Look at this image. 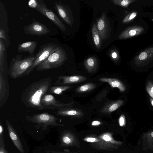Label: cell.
Returning a JSON list of instances; mask_svg holds the SVG:
<instances>
[{
	"label": "cell",
	"mask_w": 153,
	"mask_h": 153,
	"mask_svg": "<svg viewBox=\"0 0 153 153\" xmlns=\"http://www.w3.org/2000/svg\"><path fill=\"white\" fill-rule=\"evenodd\" d=\"M52 77H47L34 82L24 91L21 100L26 107L36 110L45 109L41 104L42 97L51 87Z\"/></svg>",
	"instance_id": "obj_1"
},
{
	"label": "cell",
	"mask_w": 153,
	"mask_h": 153,
	"mask_svg": "<svg viewBox=\"0 0 153 153\" xmlns=\"http://www.w3.org/2000/svg\"><path fill=\"white\" fill-rule=\"evenodd\" d=\"M112 135L111 133L106 132L97 136L86 137L83 140L90 143L91 146L96 149L112 151L118 149L123 144L122 142L115 140Z\"/></svg>",
	"instance_id": "obj_2"
},
{
	"label": "cell",
	"mask_w": 153,
	"mask_h": 153,
	"mask_svg": "<svg viewBox=\"0 0 153 153\" xmlns=\"http://www.w3.org/2000/svg\"><path fill=\"white\" fill-rule=\"evenodd\" d=\"M35 59V55L25 56L23 59L22 55H17L10 62L8 70L9 76L11 78L16 79L25 75Z\"/></svg>",
	"instance_id": "obj_3"
},
{
	"label": "cell",
	"mask_w": 153,
	"mask_h": 153,
	"mask_svg": "<svg viewBox=\"0 0 153 153\" xmlns=\"http://www.w3.org/2000/svg\"><path fill=\"white\" fill-rule=\"evenodd\" d=\"M68 58V54L61 46L58 50L40 63L36 68V70L39 71L58 68L62 65Z\"/></svg>",
	"instance_id": "obj_4"
},
{
	"label": "cell",
	"mask_w": 153,
	"mask_h": 153,
	"mask_svg": "<svg viewBox=\"0 0 153 153\" xmlns=\"http://www.w3.org/2000/svg\"><path fill=\"white\" fill-rule=\"evenodd\" d=\"M25 117L28 122L37 124L35 126L36 129L42 127V130H46L49 126H65L56 123V121L58 120V118L46 112L36 114L32 116L26 115Z\"/></svg>",
	"instance_id": "obj_5"
},
{
	"label": "cell",
	"mask_w": 153,
	"mask_h": 153,
	"mask_svg": "<svg viewBox=\"0 0 153 153\" xmlns=\"http://www.w3.org/2000/svg\"><path fill=\"white\" fill-rule=\"evenodd\" d=\"M61 46L53 43H48L42 45L37 54L35 59L31 66L28 70L25 75H28L41 62L55 51L58 50Z\"/></svg>",
	"instance_id": "obj_6"
},
{
	"label": "cell",
	"mask_w": 153,
	"mask_h": 153,
	"mask_svg": "<svg viewBox=\"0 0 153 153\" xmlns=\"http://www.w3.org/2000/svg\"><path fill=\"white\" fill-rule=\"evenodd\" d=\"M34 7L39 13L49 19L63 31H67V29L62 22L56 14L51 9L47 8L42 0L35 1Z\"/></svg>",
	"instance_id": "obj_7"
},
{
	"label": "cell",
	"mask_w": 153,
	"mask_h": 153,
	"mask_svg": "<svg viewBox=\"0 0 153 153\" xmlns=\"http://www.w3.org/2000/svg\"><path fill=\"white\" fill-rule=\"evenodd\" d=\"M23 28L25 34L38 36L47 35L51 31L46 25L35 20Z\"/></svg>",
	"instance_id": "obj_8"
},
{
	"label": "cell",
	"mask_w": 153,
	"mask_h": 153,
	"mask_svg": "<svg viewBox=\"0 0 153 153\" xmlns=\"http://www.w3.org/2000/svg\"><path fill=\"white\" fill-rule=\"evenodd\" d=\"M60 17L68 25L71 26L74 22L72 12L70 7L60 1H55L53 6Z\"/></svg>",
	"instance_id": "obj_9"
},
{
	"label": "cell",
	"mask_w": 153,
	"mask_h": 153,
	"mask_svg": "<svg viewBox=\"0 0 153 153\" xmlns=\"http://www.w3.org/2000/svg\"><path fill=\"white\" fill-rule=\"evenodd\" d=\"M97 26L101 39H107L109 36L111 29L110 21L105 12L97 21Z\"/></svg>",
	"instance_id": "obj_10"
},
{
	"label": "cell",
	"mask_w": 153,
	"mask_h": 153,
	"mask_svg": "<svg viewBox=\"0 0 153 153\" xmlns=\"http://www.w3.org/2000/svg\"><path fill=\"white\" fill-rule=\"evenodd\" d=\"M41 104L45 109L55 108L59 109L68 106L71 103L65 104L57 100L55 97L50 94H45L42 98Z\"/></svg>",
	"instance_id": "obj_11"
},
{
	"label": "cell",
	"mask_w": 153,
	"mask_h": 153,
	"mask_svg": "<svg viewBox=\"0 0 153 153\" xmlns=\"http://www.w3.org/2000/svg\"><path fill=\"white\" fill-rule=\"evenodd\" d=\"M7 75L0 72V107L7 102L10 93Z\"/></svg>",
	"instance_id": "obj_12"
},
{
	"label": "cell",
	"mask_w": 153,
	"mask_h": 153,
	"mask_svg": "<svg viewBox=\"0 0 153 153\" xmlns=\"http://www.w3.org/2000/svg\"><path fill=\"white\" fill-rule=\"evenodd\" d=\"M60 141L61 147H78L80 146L79 140L76 135L69 130L64 131L61 133Z\"/></svg>",
	"instance_id": "obj_13"
},
{
	"label": "cell",
	"mask_w": 153,
	"mask_h": 153,
	"mask_svg": "<svg viewBox=\"0 0 153 153\" xmlns=\"http://www.w3.org/2000/svg\"><path fill=\"white\" fill-rule=\"evenodd\" d=\"M153 60V46L141 52L134 58V63L139 65H144Z\"/></svg>",
	"instance_id": "obj_14"
},
{
	"label": "cell",
	"mask_w": 153,
	"mask_h": 153,
	"mask_svg": "<svg viewBox=\"0 0 153 153\" xmlns=\"http://www.w3.org/2000/svg\"><path fill=\"white\" fill-rule=\"evenodd\" d=\"M6 123L9 134L14 144L21 153H25L22 143L15 129L7 119Z\"/></svg>",
	"instance_id": "obj_15"
},
{
	"label": "cell",
	"mask_w": 153,
	"mask_h": 153,
	"mask_svg": "<svg viewBox=\"0 0 153 153\" xmlns=\"http://www.w3.org/2000/svg\"><path fill=\"white\" fill-rule=\"evenodd\" d=\"M144 30V28L141 26H131L123 31L119 35L118 38L120 39H124L132 38L141 34Z\"/></svg>",
	"instance_id": "obj_16"
},
{
	"label": "cell",
	"mask_w": 153,
	"mask_h": 153,
	"mask_svg": "<svg viewBox=\"0 0 153 153\" xmlns=\"http://www.w3.org/2000/svg\"><path fill=\"white\" fill-rule=\"evenodd\" d=\"M7 49L2 39H0V72L7 75Z\"/></svg>",
	"instance_id": "obj_17"
},
{
	"label": "cell",
	"mask_w": 153,
	"mask_h": 153,
	"mask_svg": "<svg viewBox=\"0 0 153 153\" xmlns=\"http://www.w3.org/2000/svg\"><path fill=\"white\" fill-rule=\"evenodd\" d=\"M87 79L85 77L82 76H59L55 84L61 85L77 83L84 81Z\"/></svg>",
	"instance_id": "obj_18"
},
{
	"label": "cell",
	"mask_w": 153,
	"mask_h": 153,
	"mask_svg": "<svg viewBox=\"0 0 153 153\" xmlns=\"http://www.w3.org/2000/svg\"><path fill=\"white\" fill-rule=\"evenodd\" d=\"M37 45L36 41H30L17 45V50L19 53L27 52L30 56H33L35 50Z\"/></svg>",
	"instance_id": "obj_19"
},
{
	"label": "cell",
	"mask_w": 153,
	"mask_h": 153,
	"mask_svg": "<svg viewBox=\"0 0 153 153\" xmlns=\"http://www.w3.org/2000/svg\"><path fill=\"white\" fill-rule=\"evenodd\" d=\"M102 82H108L112 88H117L120 92L124 91L126 88L124 85L119 79L113 78L103 77L99 79Z\"/></svg>",
	"instance_id": "obj_20"
},
{
	"label": "cell",
	"mask_w": 153,
	"mask_h": 153,
	"mask_svg": "<svg viewBox=\"0 0 153 153\" xmlns=\"http://www.w3.org/2000/svg\"><path fill=\"white\" fill-rule=\"evenodd\" d=\"M57 115L62 116H80L82 113L77 109L62 108L58 109L56 112Z\"/></svg>",
	"instance_id": "obj_21"
},
{
	"label": "cell",
	"mask_w": 153,
	"mask_h": 153,
	"mask_svg": "<svg viewBox=\"0 0 153 153\" xmlns=\"http://www.w3.org/2000/svg\"><path fill=\"white\" fill-rule=\"evenodd\" d=\"M142 138L143 146L153 151V131L144 133Z\"/></svg>",
	"instance_id": "obj_22"
},
{
	"label": "cell",
	"mask_w": 153,
	"mask_h": 153,
	"mask_svg": "<svg viewBox=\"0 0 153 153\" xmlns=\"http://www.w3.org/2000/svg\"><path fill=\"white\" fill-rule=\"evenodd\" d=\"M98 61L95 56H91L86 59L84 62V65L87 71L92 72L96 70L98 66Z\"/></svg>",
	"instance_id": "obj_23"
},
{
	"label": "cell",
	"mask_w": 153,
	"mask_h": 153,
	"mask_svg": "<svg viewBox=\"0 0 153 153\" xmlns=\"http://www.w3.org/2000/svg\"><path fill=\"white\" fill-rule=\"evenodd\" d=\"M124 101L119 100L113 102L105 106L102 110V112L105 113H109L117 110L122 105Z\"/></svg>",
	"instance_id": "obj_24"
},
{
	"label": "cell",
	"mask_w": 153,
	"mask_h": 153,
	"mask_svg": "<svg viewBox=\"0 0 153 153\" xmlns=\"http://www.w3.org/2000/svg\"><path fill=\"white\" fill-rule=\"evenodd\" d=\"M91 32L95 45L97 49H99L102 45L101 38L97 28V24L95 22L92 25Z\"/></svg>",
	"instance_id": "obj_25"
},
{
	"label": "cell",
	"mask_w": 153,
	"mask_h": 153,
	"mask_svg": "<svg viewBox=\"0 0 153 153\" xmlns=\"http://www.w3.org/2000/svg\"><path fill=\"white\" fill-rule=\"evenodd\" d=\"M95 84L91 83H87L77 87L76 91L79 93H82L91 91L96 87Z\"/></svg>",
	"instance_id": "obj_26"
},
{
	"label": "cell",
	"mask_w": 153,
	"mask_h": 153,
	"mask_svg": "<svg viewBox=\"0 0 153 153\" xmlns=\"http://www.w3.org/2000/svg\"><path fill=\"white\" fill-rule=\"evenodd\" d=\"M70 86H53L50 87L49 91L56 95H60L65 91L70 88Z\"/></svg>",
	"instance_id": "obj_27"
},
{
	"label": "cell",
	"mask_w": 153,
	"mask_h": 153,
	"mask_svg": "<svg viewBox=\"0 0 153 153\" xmlns=\"http://www.w3.org/2000/svg\"><path fill=\"white\" fill-rule=\"evenodd\" d=\"M115 5L124 8H127L131 3L137 1L136 0H111Z\"/></svg>",
	"instance_id": "obj_28"
},
{
	"label": "cell",
	"mask_w": 153,
	"mask_h": 153,
	"mask_svg": "<svg viewBox=\"0 0 153 153\" xmlns=\"http://www.w3.org/2000/svg\"><path fill=\"white\" fill-rule=\"evenodd\" d=\"M137 13L136 11H133L127 15L123 19L122 22L127 23L131 22L136 17Z\"/></svg>",
	"instance_id": "obj_29"
},
{
	"label": "cell",
	"mask_w": 153,
	"mask_h": 153,
	"mask_svg": "<svg viewBox=\"0 0 153 153\" xmlns=\"http://www.w3.org/2000/svg\"><path fill=\"white\" fill-rule=\"evenodd\" d=\"M109 55L111 59L115 62L118 61L120 55L118 51L115 48L111 49L109 53Z\"/></svg>",
	"instance_id": "obj_30"
},
{
	"label": "cell",
	"mask_w": 153,
	"mask_h": 153,
	"mask_svg": "<svg viewBox=\"0 0 153 153\" xmlns=\"http://www.w3.org/2000/svg\"><path fill=\"white\" fill-rule=\"evenodd\" d=\"M146 88L149 96L153 98V82L150 80L148 81L146 84Z\"/></svg>",
	"instance_id": "obj_31"
},
{
	"label": "cell",
	"mask_w": 153,
	"mask_h": 153,
	"mask_svg": "<svg viewBox=\"0 0 153 153\" xmlns=\"http://www.w3.org/2000/svg\"><path fill=\"white\" fill-rule=\"evenodd\" d=\"M0 153H8L5 148L4 138H0Z\"/></svg>",
	"instance_id": "obj_32"
},
{
	"label": "cell",
	"mask_w": 153,
	"mask_h": 153,
	"mask_svg": "<svg viewBox=\"0 0 153 153\" xmlns=\"http://www.w3.org/2000/svg\"><path fill=\"white\" fill-rule=\"evenodd\" d=\"M118 123L120 126L124 127L126 124V120L125 115L123 114H121L118 119Z\"/></svg>",
	"instance_id": "obj_33"
},
{
	"label": "cell",
	"mask_w": 153,
	"mask_h": 153,
	"mask_svg": "<svg viewBox=\"0 0 153 153\" xmlns=\"http://www.w3.org/2000/svg\"><path fill=\"white\" fill-rule=\"evenodd\" d=\"M0 39H3L4 40L7 41L5 32L1 27H0Z\"/></svg>",
	"instance_id": "obj_34"
},
{
	"label": "cell",
	"mask_w": 153,
	"mask_h": 153,
	"mask_svg": "<svg viewBox=\"0 0 153 153\" xmlns=\"http://www.w3.org/2000/svg\"><path fill=\"white\" fill-rule=\"evenodd\" d=\"M101 123L98 120H94L91 123V125L92 126H97L101 124Z\"/></svg>",
	"instance_id": "obj_35"
},
{
	"label": "cell",
	"mask_w": 153,
	"mask_h": 153,
	"mask_svg": "<svg viewBox=\"0 0 153 153\" xmlns=\"http://www.w3.org/2000/svg\"><path fill=\"white\" fill-rule=\"evenodd\" d=\"M0 138H4L3 127L1 123L0 124Z\"/></svg>",
	"instance_id": "obj_36"
},
{
	"label": "cell",
	"mask_w": 153,
	"mask_h": 153,
	"mask_svg": "<svg viewBox=\"0 0 153 153\" xmlns=\"http://www.w3.org/2000/svg\"><path fill=\"white\" fill-rule=\"evenodd\" d=\"M45 153H68L65 152H60L59 151H56L54 150H48L45 151Z\"/></svg>",
	"instance_id": "obj_37"
},
{
	"label": "cell",
	"mask_w": 153,
	"mask_h": 153,
	"mask_svg": "<svg viewBox=\"0 0 153 153\" xmlns=\"http://www.w3.org/2000/svg\"><path fill=\"white\" fill-rule=\"evenodd\" d=\"M150 100L151 105L153 107V98H152V97H150Z\"/></svg>",
	"instance_id": "obj_38"
},
{
	"label": "cell",
	"mask_w": 153,
	"mask_h": 153,
	"mask_svg": "<svg viewBox=\"0 0 153 153\" xmlns=\"http://www.w3.org/2000/svg\"></svg>",
	"instance_id": "obj_39"
}]
</instances>
